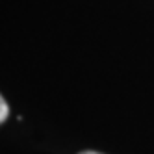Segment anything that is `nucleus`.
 Masks as SVG:
<instances>
[{
    "label": "nucleus",
    "instance_id": "nucleus-2",
    "mask_svg": "<svg viewBox=\"0 0 154 154\" xmlns=\"http://www.w3.org/2000/svg\"><path fill=\"white\" fill-rule=\"evenodd\" d=\"M80 154H98V152H93V150H85V152H80Z\"/></svg>",
    "mask_w": 154,
    "mask_h": 154
},
{
    "label": "nucleus",
    "instance_id": "nucleus-1",
    "mask_svg": "<svg viewBox=\"0 0 154 154\" xmlns=\"http://www.w3.org/2000/svg\"><path fill=\"white\" fill-rule=\"evenodd\" d=\"M8 113H9V108H8L6 100L2 98V95H0V123H4V121H6Z\"/></svg>",
    "mask_w": 154,
    "mask_h": 154
}]
</instances>
